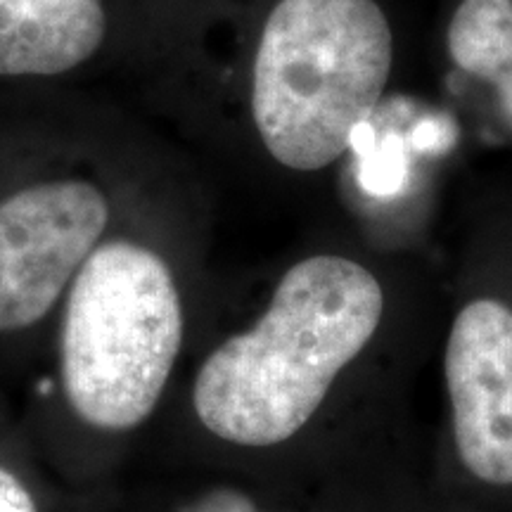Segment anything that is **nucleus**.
<instances>
[{"mask_svg":"<svg viewBox=\"0 0 512 512\" xmlns=\"http://www.w3.org/2000/svg\"><path fill=\"white\" fill-rule=\"evenodd\" d=\"M107 223L105 192L81 178L31 185L0 202V332L48 316Z\"/></svg>","mask_w":512,"mask_h":512,"instance_id":"4","label":"nucleus"},{"mask_svg":"<svg viewBox=\"0 0 512 512\" xmlns=\"http://www.w3.org/2000/svg\"><path fill=\"white\" fill-rule=\"evenodd\" d=\"M394 34L375 0H280L252 67V119L275 162L320 171L380 105Z\"/></svg>","mask_w":512,"mask_h":512,"instance_id":"2","label":"nucleus"},{"mask_svg":"<svg viewBox=\"0 0 512 512\" xmlns=\"http://www.w3.org/2000/svg\"><path fill=\"white\" fill-rule=\"evenodd\" d=\"M171 268L150 247L102 242L69 285L62 384L69 406L102 432H131L157 411L183 347Z\"/></svg>","mask_w":512,"mask_h":512,"instance_id":"3","label":"nucleus"},{"mask_svg":"<svg viewBox=\"0 0 512 512\" xmlns=\"http://www.w3.org/2000/svg\"><path fill=\"white\" fill-rule=\"evenodd\" d=\"M0 512H38L29 491L3 467H0Z\"/></svg>","mask_w":512,"mask_h":512,"instance_id":"9","label":"nucleus"},{"mask_svg":"<svg viewBox=\"0 0 512 512\" xmlns=\"http://www.w3.org/2000/svg\"><path fill=\"white\" fill-rule=\"evenodd\" d=\"M384 313V287L361 261L342 254L297 261L280 275L266 309L197 368V422L249 456L292 446L373 349Z\"/></svg>","mask_w":512,"mask_h":512,"instance_id":"1","label":"nucleus"},{"mask_svg":"<svg viewBox=\"0 0 512 512\" xmlns=\"http://www.w3.org/2000/svg\"><path fill=\"white\" fill-rule=\"evenodd\" d=\"M491 86L496 88L498 93V105H501L503 119L508 121L510 131H512V64L508 69H503L501 74L491 81Z\"/></svg>","mask_w":512,"mask_h":512,"instance_id":"10","label":"nucleus"},{"mask_svg":"<svg viewBox=\"0 0 512 512\" xmlns=\"http://www.w3.org/2000/svg\"><path fill=\"white\" fill-rule=\"evenodd\" d=\"M446 48L460 72L494 81L512 64V0H463L448 24Z\"/></svg>","mask_w":512,"mask_h":512,"instance_id":"7","label":"nucleus"},{"mask_svg":"<svg viewBox=\"0 0 512 512\" xmlns=\"http://www.w3.org/2000/svg\"><path fill=\"white\" fill-rule=\"evenodd\" d=\"M102 0H0V76H57L98 53Z\"/></svg>","mask_w":512,"mask_h":512,"instance_id":"6","label":"nucleus"},{"mask_svg":"<svg viewBox=\"0 0 512 512\" xmlns=\"http://www.w3.org/2000/svg\"><path fill=\"white\" fill-rule=\"evenodd\" d=\"M441 380L463 475L486 489H512L510 304L477 297L460 306L444 342Z\"/></svg>","mask_w":512,"mask_h":512,"instance_id":"5","label":"nucleus"},{"mask_svg":"<svg viewBox=\"0 0 512 512\" xmlns=\"http://www.w3.org/2000/svg\"><path fill=\"white\" fill-rule=\"evenodd\" d=\"M178 512H273L256 498L252 491L240 489L233 484H219L202 491L188 503L181 505Z\"/></svg>","mask_w":512,"mask_h":512,"instance_id":"8","label":"nucleus"}]
</instances>
